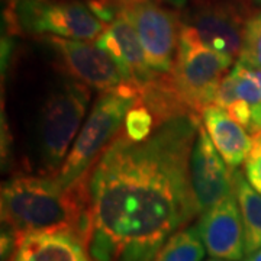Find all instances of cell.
Returning <instances> with one entry per match:
<instances>
[{
	"instance_id": "cell-15",
	"label": "cell",
	"mask_w": 261,
	"mask_h": 261,
	"mask_svg": "<svg viewBox=\"0 0 261 261\" xmlns=\"http://www.w3.org/2000/svg\"><path fill=\"white\" fill-rule=\"evenodd\" d=\"M233 195L243 218L245 255H250L261 248V195L241 171H233Z\"/></svg>"
},
{
	"instance_id": "cell-1",
	"label": "cell",
	"mask_w": 261,
	"mask_h": 261,
	"mask_svg": "<svg viewBox=\"0 0 261 261\" xmlns=\"http://www.w3.org/2000/svg\"><path fill=\"white\" fill-rule=\"evenodd\" d=\"M202 118L160 123L147 140L122 129L87 180L93 261H157L168 240L199 215L189 164Z\"/></svg>"
},
{
	"instance_id": "cell-27",
	"label": "cell",
	"mask_w": 261,
	"mask_h": 261,
	"mask_svg": "<svg viewBox=\"0 0 261 261\" xmlns=\"http://www.w3.org/2000/svg\"><path fill=\"white\" fill-rule=\"evenodd\" d=\"M207 261H226V260H218V258H211V260Z\"/></svg>"
},
{
	"instance_id": "cell-14",
	"label": "cell",
	"mask_w": 261,
	"mask_h": 261,
	"mask_svg": "<svg viewBox=\"0 0 261 261\" xmlns=\"http://www.w3.org/2000/svg\"><path fill=\"white\" fill-rule=\"evenodd\" d=\"M12 261H93L83 244L65 233H34L18 244Z\"/></svg>"
},
{
	"instance_id": "cell-18",
	"label": "cell",
	"mask_w": 261,
	"mask_h": 261,
	"mask_svg": "<svg viewBox=\"0 0 261 261\" xmlns=\"http://www.w3.org/2000/svg\"><path fill=\"white\" fill-rule=\"evenodd\" d=\"M155 126L157 123H155L154 115L145 105L138 102L126 115L123 130L128 135V138L140 142V141L147 140L152 134V130L155 129Z\"/></svg>"
},
{
	"instance_id": "cell-2",
	"label": "cell",
	"mask_w": 261,
	"mask_h": 261,
	"mask_svg": "<svg viewBox=\"0 0 261 261\" xmlns=\"http://www.w3.org/2000/svg\"><path fill=\"white\" fill-rule=\"evenodd\" d=\"M87 180L65 189L56 176L10 178L2 187V229L16 244L34 233H65L86 247L90 233Z\"/></svg>"
},
{
	"instance_id": "cell-10",
	"label": "cell",
	"mask_w": 261,
	"mask_h": 261,
	"mask_svg": "<svg viewBox=\"0 0 261 261\" xmlns=\"http://www.w3.org/2000/svg\"><path fill=\"white\" fill-rule=\"evenodd\" d=\"M190 185L199 215L233 193V168H231L207 135L203 125L199 126L189 164Z\"/></svg>"
},
{
	"instance_id": "cell-22",
	"label": "cell",
	"mask_w": 261,
	"mask_h": 261,
	"mask_svg": "<svg viewBox=\"0 0 261 261\" xmlns=\"http://www.w3.org/2000/svg\"><path fill=\"white\" fill-rule=\"evenodd\" d=\"M251 105H248L247 102L240 99V100L233 102L225 112L228 113L237 123H240L243 128L250 129V126H251Z\"/></svg>"
},
{
	"instance_id": "cell-29",
	"label": "cell",
	"mask_w": 261,
	"mask_h": 261,
	"mask_svg": "<svg viewBox=\"0 0 261 261\" xmlns=\"http://www.w3.org/2000/svg\"><path fill=\"white\" fill-rule=\"evenodd\" d=\"M115 2H118V3H119V0H115Z\"/></svg>"
},
{
	"instance_id": "cell-3",
	"label": "cell",
	"mask_w": 261,
	"mask_h": 261,
	"mask_svg": "<svg viewBox=\"0 0 261 261\" xmlns=\"http://www.w3.org/2000/svg\"><path fill=\"white\" fill-rule=\"evenodd\" d=\"M140 97L141 87L130 82L99 96L56 176L61 186L70 189L89 178L92 168L121 132L126 115Z\"/></svg>"
},
{
	"instance_id": "cell-26",
	"label": "cell",
	"mask_w": 261,
	"mask_h": 261,
	"mask_svg": "<svg viewBox=\"0 0 261 261\" xmlns=\"http://www.w3.org/2000/svg\"><path fill=\"white\" fill-rule=\"evenodd\" d=\"M19 2H22V0H6V8L8 9H13Z\"/></svg>"
},
{
	"instance_id": "cell-20",
	"label": "cell",
	"mask_w": 261,
	"mask_h": 261,
	"mask_svg": "<svg viewBox=\"0 0 261 261\" xmlns=\"http://www.w3.org/2000/svg\"><path fill=\"white\" fill-rule=\"evenodd\" d=\"M245 178L261 195V129L251 132V148L244 161Z\"/></svg>"
},
{
	"instance_id": "cell-11",
	"label": "cell",
	"mask_w": 261,
	"mask_h": 261,
	"mask_svg": "<svg viewBox=\"0 0 261 261\" xmlns=\"http://www.w3.org/2000/svg\"><path fill=\"white\" fill-rule=\"evenodd\" d=\"M206 252L218 260L240 261L245 255V232L240 205L229 195L200 215L197 224Z\"/></svg>"
},
{
	"instance_id": "cell-19",
	"label": "cell",
	"mask_w": 261,
	"mask_h": 261,
	"mask_svg": "<svg viewBox=\"0 0 261 261\" xmlns=\"http://www.w3.org/2000/svg\"><path fill=\"white\" fill-rule=\"evenodd\" d=\"M229 73L232 75L233 87L238 99L251 106L261 105V87L252 77L251 70L238 61Z\"/></svg>"
},
{
	"instance_id": "cell-8",
	"label": "cell",
	"mask_w": 261,
	"mask_h": 261,
	"mask_svg": "<svg viewBox=\"0 0 261 261\" xmlns=\"http://www.w3.org/2000/svg\"><path fill=\"white\" fill-rule=\"evenodd\" d=\"M44 41L54 49L65 73L90 89L103 93L128 82L119 65L96 42L60 37H45Z\"/></svg>"
},
{
	"instance_id": "cell-13",
	"label": "cell",
	"mask_w": 261,
	"mask_h": 261,
	"mask_svg": "<svg viewBox=\"0 0 261 261\" xmlns=\"http://www.w3.org/2000/svg\"><path fill=\"white\" fill-rule=\"evenodd\" d=\"M202 121L225 163L231 168L241 166L251 148V137L243 126L218 106H207L202 113Z\"/></svg>"
},
{
	"instance_id": "cell-7",
	"label": "cell",
	"mask_w": 261,
	"mask_h": 261,
	"mask_svg": "<svg viewBox=\"0 0 261 261\" xmlns=\"http://www.w3.org/2000/svg\"><path fill=\"white\" fill-rule=\"evenodd\" d=\"M121 9L128 13L137 29L151 70L160 74L171 73L180 45V16L152 2H130L122 5Z\"/></svg>"
},
{
	"instance_id": "cell-16",
	"label": "cell",
	"mask_w": 261,
	"mask_h": 261,
	"mask_svg": "<svg viewBox=\"0 0 261 261\" xmlns=\"http://www.w3.org/2000/svg\"><path fill=\"white\" fill-rule=\"evenodd\" d=\"M205 252V244L195 225L174 233L161 250L157 261H202Z\"/></svg>"
},
{
	"instance_id": "cell-28",
	"label": "cell",
	"mask_w": 261,
	"mask_h": 261,
	"mask_svg": "<svg viewBox=\"0 0 261 261\" xmlns=\"http://www.w3.org/2000/svg\"><path fill=\"white\" fill-rule=\"evenodd\" d=\"M255 2H257V3H260V5H261V0H255Z\"/></svg>"
},
{
	"instance_id": "cell-23",
	"label": "cell",
	"mask_w": 261,
	"mask_h": 261,
	"mask_svg": "<svg viewBox=\"0 0 261 261\" xmlns=\"http://www.w3.org/2000/svg\"><path fill=\"white\" fill-rule=\"evenodd\" d=\"M130 2H152V3H157V5H167V6H173L176 9H180V8H185L189 0H119V8L125 3H130Z\"/></svg>"
},
{
	"instance_id": "cell-4",
	"label": "cell",
	"mask_w": 261,
	"mask_h": 261,
	"mask_svg": "<svg viewBox=\"0 0 261 261\" xmlns=\"http://www.w3.org/2000/svg\"><path fill=\"white\" fill-rule=\"evenodd\" d=\"M90 87L67 75L57 82L41 106L37 125L38 152L45 176H57L82 126Z\"/></svg>"
},
{
	"instance_id": "cell-9",
	"label": "cell",
	"mask_w": 261,
	"mask_h": 261,
	"mask_svg": "<svg viewBox=\"0 0 261 261\" xmlns=\"http://www.w3.org/2000/svg\"><path fill=\"white\" fill-rule=\"evenodd\" d=\"M245 19L226 2H202L187 12L181 22L202 44L231 57L240 56L243 47Z\"/></svg>"
},
{
	"instance_id": "cell-12",
	"label": "cell",
	"mask_w": 261,
	"mask_h": 261,
	"mask_svg": "<svg viewBox=\"0 0 261 261\" xmlns=\"http://www.w3.org/2000/svg\"><path fill=\"white\" fill-rule=\"evenodd\" d=\"M96 45L112 57L128 82L138 84L141 89L160 74L152 71L147 63L137 29L123 9L96 39Z\"/></svg>"
},
{
	"instance_id": "cell-25",
	"label": "cell",
	"mask_w": 261,
	"mask_h": 261,
	"mask_svg": "<svg viewBox=\"0 0 261 261\" xmlns=\"http://www.w3.org/2000/svg\"><path fill=\"white\" fill-rule=\"evenodd\" d=\"M251 70L252 77L255 79V82L258 83V86L261 87V70H255V68H250Z\"/></svg>"
},
{
	"instance_id": "cell-6",
	"label": "cell",
	"mask_w": 261,
	"mask_h": 261,
	"mask_svg": "<svg viewBox=\"0 0 261 261\" xmlns=\"http://www.w3.org/2000/svg\"><path fill=\"white\" fill-rule=\"evenodd\" d=\"M9 10L15 12L19 29L31 34L96 41L108 28L82 0H22Z\"/></svg>"
},
{
	"instance_id": "cell-17",
	"label": "cell",
	"mask_w": 261,
	"mask_h": 261,
	"mask_svg": "<svg viewBox=\"0 0 261 261\" xmlns=\"http://www.w3.org/2000/svg\"><path fill=\"white\" fill-rule=\"evenodd\" d=\"M238 57L245 67L261 70V10L245 22L243 47Z\"/></svg>"
},
{
	"instance_id": "cell-21",
	"label": "cell",
	"mask_w": 261,
	"mask_h": 261,
	"mask_svg": "<svg viewBox=\"0 0 261 261\" xmlns=\"http://www.w3.org/2000/svg\"><path fill=\"white\" fill-rule=\"evenodd\" d=\"M237 100H240V99H238V96L235 93L232 75H231V73H228V74L224 77L222 83L219 84L216 93H215L214 105H212V106H218V108L226 111V109H228L233 102H237Z\"/></svg>"
},
{
	"instance_id": "cell-5",
	"label": "cell",
	"mask_w": 261,
	"mask_h": 261,
	"mask_svg": "<svg viewBox=\"0 0 261 261\" xmlns=\"http://www.w3.org/2000/svg\"><path fill=\"white\" fill-rule=\"evenodd\" d=\"M232 63L233 57L202 44L181 25L176 63L168 74L183 105L202 118Z\"/></svg>"
},
{
	"instance_id": "cell-24",
	"label": "cell",
	"mask_w": 261,
	"mask_h": 261,
	"mask_svg": "<svg viewBox=\"0 0 261 261\" xmlns=\"http://www.w3.org/2000/svg\"><path fill=\"white\" fill-rule=\"evenodd\" d=\"M244 261H261V248L257 250L255 252L250 254V255H247V258Z\"/></svg>"
}]
</instances>
